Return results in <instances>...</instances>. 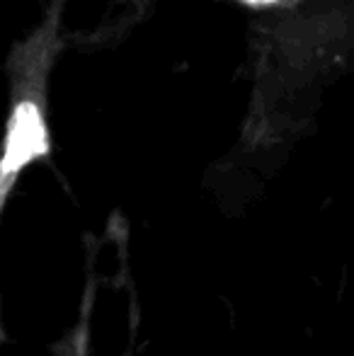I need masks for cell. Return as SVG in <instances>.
Masks as SVG:
<instances>
[{
	"label": "cell",
	"mask_w": 354,
	"mask_h": 356,
	"mask_svg": "<svg viewBox=\"0 0 354 356\" xmlns=\"http://www.w3.org/2000/svg\"><path fill=\"white\" fill-rule=\"evenodd\" d=\"M47 153L49 136L39 107L34 102H19L10 117L5 153L0 158V207H3L19 170Z\"/></svg>",
	"instance_id": "cell-1"
},
{
	"label": "cell",
	"mask_w": 354,
	"mask_h": 356,
	"mask_svg": "<svg viewBox=\"0 0 354 356\" xmlns=\"http://www.w3.org/2000/svg\"><path fill=\"white\" fill-rule=\"evenodd\" d=\"M243 3H248V5H272V3H277V0H243Z\"/></svg>",
	"instance_id": "cell-2"
}]
</instances>
